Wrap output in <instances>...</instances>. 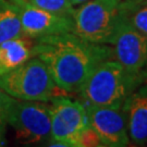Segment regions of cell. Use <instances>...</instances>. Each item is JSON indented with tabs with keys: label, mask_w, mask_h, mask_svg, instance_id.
<instances>
[{
	"label": "cell",
	"mask_w": 147,
	"mask_h": 147,
	"mask_svg": "<svg viewBox=\"0 0 147 147\" xmlns=\"http://www.w3.org/2000/svg\"><path fill=\"white\" fill-rule=\"evenodd\" d=\"M5 123L3 120H0V146L5 145Z\"/></svg>",
	"instance_id": "cell-16"
},
{
	"label": "cell",
	"mask_w": 147,
	"mask_h": 147,
	"mask_svg": "<svg viewBox=\"0 0 147 147\" xmlns=\"http://www.w3.org/2000/svg\"><path fill=\"white\" fill-rule=\"evenodd\" d=\"M23 36L16 5L12 1L0 0V44Z\"/></svg>",
	"instance_id": "cell-12"
},
{
	"label": "cell",
	"mask_w": 147,
	"mask_h": 147,
	"mask_svg": "<svg viewBox=\"0 0 147 147\" xmlns=\"http://www.w3.org/2000/svg\"><path fill=\"white\" fill-rule=\"evenodd\" d=\"M141 81V74L132 73L118 61L108 59L93 71L80 93L86 105L121 109Z\"/></svg>",
	"instance_id": "cell-2"
},
{
	"label": "cell",
	"mask_w": 147,
	"mask_h": 147,
	"mask_svg": "<svg viewBox=\"0 0 147 147\" xmlns=\"http://www.w3.org/2000/svg\"><path fill=\"white\" fill-rule=\"evenodd\" d=\"M33 48L34 42L27 36L0 44V75L10 72L34 57Z\"/></svg>",
	"instance_id": "cell-11"
},
{
	"label": "cell",
	"mask_w": 147,
	"mask_h": 147,
	"mask_svg": "<svg viewBox=\"0 0 147 147\" xmlns=\"http://www.w3.org/2000/svg\"><path fill=\"white\" fill-rule=\"evenodd\" d=\"M34 56L46 64L58 88L80 92L85 81L101 62L112 58V49L75 35L73 32L35 38Z\"/></svg>",
	"instance_id": "cell-1"
},
{
	"label": "cell",
	"mask_w": 147,
	"mask_h": 147,
	"mask_svg": "<svg viewBox=\"0 0 147 147\" xmlns=\"http://www.w3.org/2000/svg\"><path fill=\"white\" fill-rule=\"evenodd\" d=\"M0 88L16 99L47 102L58 87L46 64L34 56L12 71L0 75Z\"/></svg>",
	"instance_id": "cell-4"
},
{
	"label": "cell",
	"mask_w": 147,
	"mask_h": 147,
	"mask_svg": "<svg viewBox=\"0 0 147 147\" xmlns=\"http://www.w3.org/2000/svg\"><path fill=\"white\" fill-rule=\"evenodd\" d=\"M124 19L147 36V0H125Z\"/></svg>",
	"instance_id": "cell-13"
},
{
	"label": "cell",
	"mask_w": 147,
	"mask_h": 147,
	"mask_svg": "<svg viewBox=\"0 0 147 147\" xmlns=\"http://www.w3.org/2000/svg\"><path fill=\"white\" fill-rule=\"evenodd\" d=\"M12 98L13 97H11L10 95H8L5 90H2V89L0 88V120L5 121V111H7L8 107L10 105Z\"/></svg>",
	"instance_id": "cell-15"
},
{
	"label": "cell",
	"mask_w": 147,
	"mask_h": 147,
	"mask_svg": "<svg viewBox=\"0 0 147 147\" xmlns=\"http://www.w3.org/2000/svg\"><path fill=\"white\" fill-rule=\"evenodd\" d=\"M112 57L132 73L141 74L147 64V36L123 18L113 42Z\"/></svg>",
	"instance_id": "cell-7"
},
{
	"label": "cell",
	"mask_w": 147,
	"mask_h": 147,
	"mask_svg": "<svg viewBox=\"0 0 147 147\" xmlns=\"http://www.w3.org/2000/svg\"><path fill=\"white\" fill-rule=\"evenodd\" d=\"M13 3H23L40 8L44 10H48L64 16H73L74 5L70 0H10Z\"/></svg>",
	"instance_id": "cell-14"
},
{
	"label": "cell",
	"mask_w": 147,
	"mask_h": 147,
	"mask_svg": "<svg viewBox=\"0 0 147 147\" xmlns=\"http://www.w3.org/2000/svg\"><path fill=\"white\" fill-rule=\"evenodd\" d=\"M73 33L95 44L111 45L124 18L122 0H88L74 11Z\"/></svg>",
	"instance_id": "cell-3"
},
{
	"label": "cell",
	"mask_w": 147,
	"mask_h": 147,
	"mask_svg": "<svg viewBox=\"0 0 147 147\" xmlns=\"http://www.w3.org/2000/svg\"><path fill=\"white\" fill-rule=\"evenodd\" d=\"M5 121L14 130L16 140L22 144L44 142L51 136L50 109L45 101L12 98Z\"/></svg>",
	"instance_id": "cell-5"
},
{
	"label": "cell",
	"mask_w": 147,
	"mask_h": 147,
	"mask_svg": "<svg viewBox=\"0 0 147 147\" xmlns=\"http://www.w3.org/2000/svg\"><path fill=\"white\" fill-rule=\"evenodd\" d=\"M129 136L136 145L147 143V85L136 88L122 106Z\"/></svg>",
	"instance_id": "cell-10"
},
{
	"label": "cell",
	"mask_w": 147,
	"mask_h": 147,
	"mask_svg": "<svg viewBox=\"0 0 147 147\" xmlns=\"http://www.w3.org/2000/svg\"><path fill=\"white\" fill-rule=\"evenodd\" d=\"M70 1H71V3L73 5H81L85 3V2H87L88 0H70Z\"/></svg>",
	"instance_id": "cell-17"
},
{
	"label": "cell",
	"mask_w": 147,
	"mask_h": 147,
	"mask_svg": "<svg viewBox=\"0 0 147 147\" xmlns=\"http://www.w3.org/2000/svg\"><path fill=\"white\" fill-rule=\"evenodd\" d=\"M14 5L18 8L23 33L30 38L73 32L74 21L71 16L58 14L23 3Z\"/></svg>",
	"instance_id": "cell-9"
},
{
	"label": "cell",
	"mask_w": 147,
	"mask_h": 147,
	"mask_svg": "<svg viewBox=\"0 0 147 147\" xmlns=\"http://www.w3.org/2000/svg\"><path fill=\"white\" fill-rule=\"evenodd\" d=\"M50 101L51 136L49 145L82 147V135L89 127L85 105L65 96H53Z\"/></svg>",
	"instance_id": "cell-6"
},
{
	"label": "cell",
	"mask_w": 147,
	"mask_h": 147,
	"mask_svg": "<svg viewBox=\"0 0 147 147\" xmlns=\"http://www.w3.org/2000/svg\"><path fill=\"white\" fill-rule=\"evenodd\" d=\"M85 107L89 126L96 133L102 146L124 147L129 145L130 136L121 109L94 105H85Z\"/></svg>",
	"instance_id": "cell-8"
}]
</instances>
